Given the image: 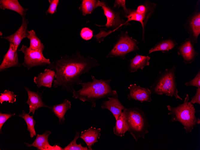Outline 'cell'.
<instances>
[{
  "label": "cell",
  "mask_w": 200,
  "mask_h": 150,
  "mask_svg": "<svg viewBox=\"0 0 200 150\" xmlns=\"http://www.w3.org/2000/svg\"><path fill=\"white\" fill-rule=\"evenodd\" d=\"M80 36L82 39L85 40H90L93 36V32L88 28H82L80 32Z\"/></svg>",
  "instance_id": "obj_31"
},
{
  "label": "cell",
  "mask_w": 200,
  "mask_h": 150,
  "mask_svg": "<svg viewBox=\"0 0 200 150\" xmlns=\"http://www.w3.org/2000/svg\"><path fill=\"white\" fill-rule=\"evenodd\" d=\"M176 67L160 71L154 82L150 86L151 94L174 96L176 99L182 100L178 95L176 77Z\"/></svg>",
  "instance_id": "obj_4"
},
{
  "label": "cell",
  "mask_w": 200,
  "mask_h": 150,
  "mask_svg": "<svg viewBox=\"0 0 200 150\" xmlns=\"http://www.w3.org/2000/svg\"><path fill=\"white\" fill-rule=\"evenodd\" d=\"M49 6L46 12V15H51L55 13L57 11V6L59 3V0H49Z\"/></svg>",
  "instance_id": "obj_30"
},
{
  "label": "cell",
  "mask_w": 200,
  "mask_h": 150,
  "mask_svg": "<svg viewBox=\"0 0 200 150\" xmlns=\"http://www.w3.org/2000/svg\"><path fill=\"white\" fill-rule=\"evenodd\" d=\"M29 34L28 38L30 40L29 48L32 49L43 52L45 46L40 40L37 36L35 31L33 30L28 31Z\"/></svg>",
  "instance_id": "obj_26"
},
{
  "label": "cell",
  "mask_w": 200,
  "mask_h": 150,
  "mask_svg": "<svg viewBox=\"0 0 200 150\" xmlns=\"http://www.w3.org/2000/svg\"><path fill=\"white\" fill-rule=\"evenodd\" d=\"M139 43L128 34H123L106 57L107 58L118 57L124 59L128 53L139 49L137 45Z\"/></svg>",
  "instance_id": "obj_6"
},
{
  "label": "cell",
  "mask_w": 200,
  "mask_h": 150,
  "mask_svg": "<svg viewBox=\"0 0 200 150\" xmlns=\"http://www.w3.org/2000/svg\"><path fill=\"white\" fill-rule=\"evenodd\" d=\"M0 8L1 9L9 10L20 14L22 18L25 17L28 8L23 7L18 0H0Z\"/></svg>",
  "instance_id": "obj_20"
},
{
  "label": "cell",
  "mask_w": 200,
  "mask_h": 150,
  "mask_svg": "<svg viewBox=\"0 0 200 150\" xmlns=\"http://www.w3.org/2000/svg\"><path fill=\"white\" fill-rule=\"evenodd\" d=\"M113 7L118 8L119 7H122L123 8L126 14V15H127L128 13L129 10L126 7L125 0H115Z\"/></svg>",
  "instance_id": "obj_34"
},
{
  "label": "cell",
  "mask_w": 200,
  "mask_h": 150,
  "mask_svg": "<svg viewBox=\"0 0 200 150\" xmlns=\"http://www.w3.org/2000/svg\"><path fill=\"white\" fill-rule=\"evenodd\" d=\"M28 95V98L25 102L29 106V111L28 113H31L34 114L36 110H38L41 107H50L47 105L43 101L42 93L38 92H34L29 90L28 88L25 87Z\"/></svg>",
  "instance_id": "obj_16"
},
{
  "label": "cell",
  "mask_w": 200,
  "mask_h": 150,
  "mask_svg": "<svg viewBox=\"0 0 200 150\" xmlns=\"http://www.w3.org/2000/svg\"><path fill=\"white\" fill-rule=\"evenodd\" d=\"M101 1L96 0H83L79 7L83 15L86 16L92 13L97 7L100 6Z\"/></svg>",
  "instance_id": "obj_24"
},
{
  "label": "cell",
  "mask_w": 200,
  "mask_h": 150,
  "mask_svg": "<svg viewBox=\"0 0 200 150\" xmlns=\"http://www.w3.org/2000/svg\"><path fill=\"white\" fill-rule=\"evenodd\" d=\"M15 113H0V134H2L1 129L2 127L6 122L9 118L13 116H14Z\"/></svg>",
  "instance_id": "obj_33"
},
{
  "label": "cell",
  "mask_w": 200,
  "mask_h": 150,
  "mask_svg": "<svg viewBox=\"0 0 200 150\" xmlns=\"http://www.w3.org/2000/svg\"><path fill=\"white\" fill-rule=\"evenodd\" d=\"M91 76L93 81L81 83V88L72 93L73 98L90 103L93 108L95 107L96 101L99 99L109 97H118L116 91L111 87V79H97L92 75Z\"/></svg>",
  "instance_id": "obj_2"
},
{
  "label": "cell",
  "mask_w": 200,
  "mask_h": 150,
  "mask_svg": "<svg viewBox=\"0 0 200 150\" xmlns=\"http://www.w3.org/2000/svg\"><path fill=\"white\" fill-rule=\"evenodd\" d=\"M22 18L21 26L14 33L8 36L0 37L12 43L14 45L16 51H17L22 40L25 38L28 39L29 36L27 29L29 21L25 17Z\"/></svg>",
  "instance_id": "obj_11"
},
{
  "label": "cell",
  "mask_w": 200,
  "mask_h": 150,
  "mask_svg": "<svg viewBox=\"0 0 200 150\" xmlns=\"http://www.w3.org/2000/svg\"><path fill=\"white\" fill-rule=\"evenodd\" d=\"M18 51L24 54L22 65L28 70L35 66H46L51 63L49 59L44 57L43 52L31 49L25 45H22Z\"/></svg>",
  "instance_id": "obj_8"
},
{
  "label": "cell",
  "mask_w": 200,
  "mask_h": 150,
  "mask_svg": "<svg viewBox=\"0 0 200 150\" xmlns=\"http://www.w3.org/2000/svg\"><path fill=\"white\" fill-rule=\"evenodd\" d=\"M186 29L190 34L194 43H197L200 34V12L196 10L189 18L185 25Z\"/></svg>",
  "instance_id": "obj_13"
},
{
  "label": "cell",
  "mask_w": 200,
  "mask_h": 150,
  "mask_svg": "<svg viewBox=\"0 0 200 150\" xmlns=\"http://www.w3.org/2000/svg\"><path fill=\"white\" fill-rule=\"evenodd\" d=\"M3 34L2 32L1 31L0 32V36H1Z\"/></svg>",
  "instance_id": "obj_36"
},
{
  "label": "cell",
  "mask_w": 200,
  "mask_h": 150,
  "mask_svg": "<svg viewBox=\"0 0 200 150\" xmlns=\"http://www.w3.org/2000/svg\"><path fill=\"white\" fill-rule=\"evenodd\" d=\"M186 86H193L196 88L200 87V71H199L196 76L192 80L186 82Z\"/></svg>",
  "instance_id": "obj_32"
},
{
  "label": "cell",
  "mask_w": 200,
  "mask_h": 150,
  "mask_svg": "<svg viewBox=\"0 0 200 150\" xmlns=\"http://www.w3.org/2000/svg\"><path fill=\"white\" fill-rule=\"evenodd\" d=\"M16 95L14 93L8 90H5L3 93H1L0 103L2 104L4 101H8L10 103H13L16 101Z\"/></svg>",
  "instance_id": "obj_29"
},
{
  "label": "cell",
  "mask_w": 200,
  "mask_h": 150,
  "mask_svg": "<svg viewBox=\"0 0 200 150\" xmlns=\"http://www.w3.org/2000/svg\"><path fill=\"white\" fill-rule=\"evenodd\" d=\"M107 99L108 100L102 101L101 107L110 111L116 120L125 107L119 100L118 97H109Z\"/></svg>",
  "instance_id": "obj_17"
},
{
  "label": "cell",
  "mask_w": 200,
  "mask_h": 150,
  "mask_svg": "<svg viewBox=\"0 0 200 150\" xmlns=\"http://www.w3.org/2000/svg\"><path fill=\"white\" fill-rule=\"evenodd\" d=\"M150 57L148 56H144L137 54L129 61L128 69L131 72H134L139 69H143L150 64Z\"/></svg>",
  "instance_id": "obj_21"
},
{
  "label": "cell",
  "mask_w": 200,
  "mask_h": 150,
  "mask_svg": "<svg viewBox=\"0 0 200 150\" xmlns=\"http://www.w3.org/2000/svg\"><path fill=\"white\" fill-rule=\"evenodd\" d=\"M19 61L17 51H16L14 45L10 43L8 49L4 56L3 60L0 65V71H4L10 67L22 66Z\"/></svg>",
  "instance_id": "obj_14"
},
{
  "label": "cell",
  "mask_w": 200,
  "mask_h": 150,
  "mask_svg": "<svg viewBox=\"0 0 200 150\" xmlns=\"http://www.w3.org/2000/svg\"><path fill=\"white\" fill-rule=\"evenodd\" d=\"M28 113H26L24 110H23L21 114L19 115V116L25 120L27 124V130L30 133V137L32 138L34 136H36L34 129L36 121L34 119L33 116H31Z\"/></svg>",
  "instance_id": "obj_27"
},
{
  "label": "cell",
  "mask_w": 200,
  "mask_h": 150,
  "mask_svg": "<svg viewBox=\"0 0 200 150\" xmlns=\"http://www.w3.org/2000/svg\"><path fill=\"white\" fill-rule=\"evenodd\" d=\"M128 131L124 114L122 111L120 116L116 120L115 125L113 128V132L116 135L122 137L124 136Z\"/></svg>",
  "instance_id": "obj_25"
},
{
  "label": "cell",
  "mask_w": 200,
  "mask_h": 150,
  "mask_svg": "<svg viewBox=\"0 0 200 150\" xmlns=\"http://www.w3.org/2000/svg\"><path fill=\"white\" fill-rule=\"evenodd\" d=\"M194 43L189 37L181 44L178 48V54L183 58L185 63H191L199 55L194 46Z\"/></svg>",
  "instance_id": "obj_9"
},
{
  "label": "cell",
  "mask_w": 200,
  "mask_h": 150,
  "mask_svg": "<svg viewBox=\"0 0 200 150\" xmlns=\"http://www.w3.org/2000/svg\"><path fill=\"white\" fill-rule=\"evenodd\" d=\"M128 131L137 142L138 138H145L149 133L148 128L150 126L144 112L137 107L126 108L123 110Z\"/></svg>",
  "instance_id": "obj_5"
},
{
  "label": "cell",
  "mask_w": 200,
  "mask_h": 150,
  "mask_svg": "<svg viewBox=\"0 0 200 150\" xmlns=\"http://www.w3.org/2000/svg\"><path fill=\"white\" fill-rule=\"evenodd\" d=\"M101 130L100 128L96 129L91 127L88 129L82 131L80 138L83 140L90 150H93L91 148L92 146L98 142V140L101 135L100 132Z\"/></svg>",
  "instance_id": "obj_19"
},
{
  "label": "cell",
  "mask_w": 200,
  "mask_h": 150,
  "mask_svg": "<svg viewBox=\"0 0 200 150\" xmlns=\"http://www.w3.org/2000/svg\"><path fill=\"white\" fill-rule=\"evenodd\" d=\"M99 65L95 59L85 57L77 51L71 56L66 55L51 62L46 67L55 73L53 87H60L62 90L72 93L75 87L82 82L81 76Z\"/></svg>",
  "instance_id": "obj_1"
},
{
  "label": "cell",
  "mask_w": 200,
  "mask_h": 150,
  "mask_svg": "<svg viewBox=\"0 0 200 150\" xmlns=\"http://www.w3.org/2000/svg\"><path fill=\"white\" fill-rule=\"evenodd\" d=\"M71 106L70 101L65 99L62 103L51 106L50 109L58 118L59 123L62 124L65 122V114L66 112L71 109Z\"/></svg>",
  "instance_id": "obj_22"
},
{
  "label": "cell",
  "mask_w": 200,
  "mask_h": 150,
  "mask_svg": "<svg viewBox=\"0 0 200 150\" xmlns=\"http://www.w3.org/2000/svg\"><path fill=\"white\" fill-rule=\"evenodd\" d=\"M191 98V100L190 102L193 104L195 103L200 104V87L197 88L195 94Z\"/></svg>",
  "instance_id": "obj_35"
},
{
  "label": "cell",
  "mask_w": 200,
  "mask_h": 150,
  "mask_svg": "<svg viewBox=\"0 0 200 150\" xmlns=\"http://www.w3.org/2000/svg\"><path fill=\"white\" fill-rule=\"evenodd\" d=\"M169 111V115L171 116V121L178 122L184 126L187 134L190 133L196 125L200 124V119L195 116L196 112L193 104L189 101L188 94L184 102L176 107L167 106Z\"/></svg>",
  "instance_id": "obj_3"
},
{
  "label": "cell",
  "mask_w": 200,
  "mask_h": 150,
  "mask_svg": "<svg viewBox=\"0 0 200 150\" xmlns=\"http://www.w3.org/2000/svg\"><path fill=\"white\" fill-rule=\"evenodd\" d=\"M156 6L155 4L148 1L139 5L136 10H129L128 13L125 16L127 19V22L134 20L141 23L143 28V40L146 23L153 13Z\"/></svg>",
  "instance_id": "obj_7"
},
{
  "label": "cell",
  "mask_w": 200,
  "mask_h": 150,
  "mask_svg": "<svg viewBox=\"0 0 200 150\" xmlns=\"http://www.w3.org/2000/svg\"><path fill=\"white\" fill-rule=\"evenodd\" d=\"M178 45L175 40L169 38L158 42L150 49L149 54L156 51H161L163 53H167L173 49Z\"/></svg>",
  "instance_id": "obj_23"
},
{
  "label": "cell",
  "mask_w": 200,
  "mask_h": 150,
  "mask_svg": "<svg viewBox=\"0 0 200 150\" xmlns=\"http://www.w3.org/2000/svg\"><path fill=\"white\" fill-rule=\"evenodd\" d=\"M100 7L102 8L107 20L106 24L102 26H105L107 28L114 31L126 23L121 19L119 13L113 10L104 2L101 1Z\"/></svg>",
  "instance_id": "obj_12"
},
{
  "label": "cell",
  "mask_w": 200,
  "mask_h": 150,
  "mask_svg": "<svg viewBox=\"0 0 200 150\" xmlns=\"http://www.w3.org/2000/svg\"><path fill=\"white\" fill-rule=\"evenodd\" d=\"M51 134L50 131L46 130L42 134H37L32 143L25 144L28 147L33 146L40 150H62L63 148L58 145L52 146L49 144L48 139Z\"/></svg>",
  "instance_id": "obj_15"
},
{
  "label": "cell",
  "mask_w": 200,
  "mask_h": 150,
  "mask_svg": "<svg viewBox=\"0 0 200 150\" xmlns=\"http://www.w3.org/2000/svg\"><path fill=\"white\" fill-rule=\"evenodd\" d=\"M80 138V133L76 131L75 136L73 140L66 147L63 148V150H90L86 147H83L81 143L77 144V140Z\"/></svg>",
  "instance_id": "obj_28"
},
{
  "label": "cell",
  "mask_w": 200,
  "mask_h": 150,
  "mask_svg": "<svg viewBox=\"0 0 200 150\" xmlns=\"http://www.w3.org/2000/svg\"><path fill=\"white\" fill-rule=\"evenodd\" d=\"M54 72L49 68L45 69L43 72L38 75L34 78V81L38 88L43 86L49 88L52 87L54 79Z\"/></svg>",
  "instance_id": "obj_18"
},
{
  "label": "cell",
  "mask_w": 200,
  "mask_h": 150,
  "mask_svg": "<svg viewBox=\"0 0 200 150\" xmlns=\"http://www.w3.org/2000/svg\"><path fill=\"white\" fill-rule=\"evenodd\" d=\"M128 88L129 93L128 95L127 99L129 100H134L142 103L151 101V93L148 88L142 87L133 84H130Z\"/></svg>",
  "instance_id": "obj_10"
}]
</instances>
